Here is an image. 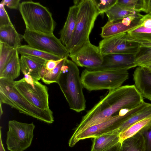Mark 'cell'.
<instances>
[{"mask_svg":"<svg viewBox=\"0 0 151 151\" xmlns=\"http://www.w3.org/2000/svg\"><path fill=\"white\" fill-rule=\"evenodd\" d=\"M139 44L143 46L151 47V41L141 42H139Z\"/></svg>","mask_w":151,"mask_h":151,"instance_id":"ab89813d","label":"cell"},{"mask_svg":"<svg viewBox=\"0 0 151 151\" xmlns=\"http://www.w3.org/2000/svg\"><path fill=\"white\" fill-rule=\"evenodd\" d=\"M143 66V67H145L151 70V63L148 64V65H145V66Z\"/></svg>","mask_w":151,"mask_h":151,"instance_id":"60d3db41","label":"cell"},{"mask_svg":"<svg viewBox=\"0 0 151 151\" xmlns=\"http://www.w3.org/2000/svg\"><path fill=\"white\" fill-rule=\"evenodd\" d=\"M120 151H146L144 140L139 132L121 142Z\"/></svg>","mask_w":151,"mask_h":151,"instance_id":"7402d4cb","label":"cell"},{"mask_svg":"<svg viewBox=\"0 0 151 151\" xmlns=\"http://www.w3.org/2000/svg\"><path fill=\"white\" fill-rule=\"evenodd\" d=\"M13 24L8 14L6 11L4 5L0 4V27Z\"/></svg>","mask_w":151,"mask_h":151,"instance_id":"d6a6232c","label":"cell"},{"mask_svg":"<svg viewBox=\"0 0 151 151\" xmlns=\"http://www.w3.org/2000/svg\"><path fill=\"white\" fill-rule=\"evenodd\" d=\"M128 70H92L85 69L82 71L81 81L83 88L89 91L118 88L129 78Z\"/></svg>","mask_w":151,"mask_h":151,"instance_id":"8992f818","label":"cell"},{"mask_svg":"<svg viewBox=\"0 0 151 151\" xmlns=\"http://www.w3.org/2000/svg\"><path fill=\"white\" fill-rule=\"evenodd\" d=\"M93 138L91 151H105L119 142L118 134H105Z\"/></svg>","mask_w":151,"mask_h":151,"instance_id":"d6986e66","label":"cell"},{"mask_svg":"<svg viewBox=\"0 0 151 151\" xmlns=\"http://www.w3.org/2000/svg\"><path fill=\"white\" fill-rule=\"evenodd\" d=\"M147 0H118L117 3L132 10L147 13Z\"/></svg>","mask_w":151,"mask_h":151,"instance_id":"f546056e","label":"cell"},{"mask_svg":"<svg viewBox=\"0 0 151 151\" xmlns=\"http://www.w3.org/2000/svg\"><path fill=\"white\" fill-rule=\"evenodd\" d=\"M126 33L103 38L99 47L103 55L112 54L135 55L138 50L139 43L128 40Z\"/></svg>","mask_w":151,"mask_h":151,"instance_id":"8fae6325","label":"cell"},{"mask_svg":"<svg viewBox=\"0 0 151 151\" xmlns=\"http://www.w3.org/2000/svg\"><path fill=\"white\" fill-rule=\"evenodd\" d=\"M133 76L134 85L142 97L151 101V70L137 66Z\"/></svg>","mask_w":151,"mask_h":151,"instance_id":"9a60e30c","label":"cell"},{"mask_svg":"<svg viewBox=\"0 0 151 151\" xmlns=\"http://www.w3.org/2000/svg\"><path fill=\"white\" fill-rule=\"evenodd\" d=\"M19 54L16 50L13 57L0 73V78L10 79L14 80L19 76L21 68Z\"/></svg>","mask_w":151,"mask_h":151,"instance_id":"44dd1931","label":"cell"},{"mask_svg":"<svg viewBox=\"0 0 151 151\" xmlns=\"http://www.w3.org/2000/svg\"><path fill=\"white\" fill-rule=\"evenodd\" d=\"M23 38L30 47L58 56L68 57L69 52L54 34L48 35L25 29Z\"/></svg>","mask_w":151,"mask_h":151,"instance_id":"9c48e42d","label":"cell"},{"mask_svg":"<svg viewBox=\"0 0 151 151\" xmlns=\"http://www.w3.org/2000/svg\"><path fill=\"white\" fill-rule=\"evenodd\" d=\"M67 59L68 57L63 58L58 65L51 70H47L44 65L40 73L41 78L42 81L48 85L54 83H57L60 75L62 67Z\"/></svg>","mask_w":151,"mask_h":151,"instance_id":"d4e9b609","label":"cell"},{"mask_svg":"<svg viewBox=\"0 0 151 151\" xmlns=\"http://www.w3.org/2000/svg\"><path fill=\"white\" fill-rule=\"evenodd\" d=\"M134 57L137 67L151 64V47L139 45L138 50L134 55Z\"/></svg>","mask_w":151,"mask_h":151,"instance_id":"83f0119b","label":"cell"},{"mask_svg":"<svg viewBox=\"0 0 151 151\" xmlns=\"http://www.w3.org/2000/svg\"><path fill=\"white\" fill-rule=\"evenodd\" d=\"M16 50L18 53L21 55H31L43 59L47 61L52 60H58L63 59L58 56L32 48L28 45H22L17 47Z\"/></svg>","mask_w":151,"mask_h":151,"instance_id":"484cf974","label":"cell"},{"mask_svg":"<svg viewBox=\"0 0 151 151\" xmlns=\"http://www.w3.org/2000/svg\"><path fill=\"white\" fill-rule=\"evenodd\" d=\"M140 18L137 19L130 26H127L123 22L122 19L108 21L102 27L100 34L103 38L119 34L126 33L129 30L139 26Z\"/></svg>","mask_w":151,"mask_h":151,"instance_id":"e0dca14e","label":"cell"},{"mask_svg":"<svg viewBox=\"0 0 151 151\" xmlns=\"http://www.w3.org/2000/svg\"><path fill=\"white\" fill-rule=\"evenodd\" d=\"M103 56V61L100 66L92 70L129 69L135 67L134 55L124 54H112Z\"/></svg>","mask_w":151,"mask_h":151,"instance_id":"4fadbf2b","label":"cell"},{"mask_svg":"<svg viewBox=\"0 0 151 151\" xmlns=\"http://www.w3.org/2000/svg\"><path fill=\"white\" fill-rule=\"evenodd\" d=\"M148 105V103L144 101L134 108L121 109L109 119L97 124L90 127L75 137L70 138L68 141L69 146L73 147L81 140L93 138L116 129L131 116Z\"/></svg>","mask_w":151,"mask_h":151,"instance_id":"52a82bcc","label":"cell"},{"mask_svg":"<svg viewBox=\"0 0 151 151\" xmlns=\"http://www.w3.org/2000/svg\"><path fill=\"white\" fill-rule=\"evenodd\" d=\"M147 13L151 14V0H147Z\"/></svg>","mask_w":151,"mask_h":151,"instance_id":"f35d334b","label":"cell"},{"mask_svg":"<svg viewBox=\"0 0 151 151\" xmlns=\"http://www.w3.org/2000/svg\"><path fill=\"white\" fill-rule=\"evenodd\" d=\"M35 126L31 123H23L15 120L9 121L6 141L10 151H24L30 146Z\"/></svg>","mask_w":151,"mask_h":151,"instance_id":"ba28073f","label":"cell"},{"mask_svg":"<svg viewBox=\"0 0 151 151\" xmlns=\"http://www.w3.org/2000/svg\"><path fill=\"white\" fill-rule=\"evenodd\" d=\"M23 39V35L19 33L13 24L0 27V42L16 49L22 45Z\"/></svg>","mask_w":151,"mask_h":151,"instance_id":"ac0fdd59","label":"cell"},{"mask_svg":"<svg viewBox=\"0 0 151 151\" xmlns=\"http://www.w3.org/2000/svg\"><path fill=\"white\" fill-rule=\"evenodd\" d=\"M149 118H151V104L131 116L122 124L118 128L107 134H119L135 123Z\"/></svg>","mask_w":151,"mask_h":151,"instance_id":"ffe728a7","label":"cell"},{"mask_svg":"<svg viewBox=\"0 0 151 151\" xmlns=\"http://www.w3.org/2000/svg\"><path fill=\"white\" fill-rule=\"evenodd\" d=\"M57 83L70 109L77 112L85 109L86 100L83 92V87L79 70L77 65L72 60H66Z\"/></svg>","mask_w":151,"mask_h":151,"instance_id":"3957f363","label":"cell"},{"mask_svg":"<svg viewBox=\"0 0 151 151\" xmlns=\"http://www.w3.org/2000/svg\"><path fill=\"white\" fill-rule=\"evenodd\" d=\"M19 10L26 29L48 35L53 34L56 24L49 10L39 2L23 1Z\"/></svg>","mask_w":151,"mask_h":151,"instance_id":"277c9868","label":"cell"},{"mask_svg":"<svg viewBox=\"0 0 151 151\" xmlns=\"http://www.w3.org/2000/svg\"><path fill=\"white\" fill-rule=\"evenodd\" d=\"M144 102L143 98L134 85L122 86L110 90L82 117L70 138L109 119L122 109L134 108Z\"/></svg>","mask_w":151,"mask_h":151,"instance_id":"6da1fadb","label":"cell"},{"mask_svg":"<svg viewBox=\"0 0 151 151\" xmlns=\"http://www.w3.org/2000/svg\"><path fill=\"white\" fill-rule=\"evenodd\" d=\"M1 105H2V104L1 103H0V117H1V116L2 115V114H3V111L2 109Z\"/></svg>","mask_w":151,"mask_h":151,"instance_id":"b9f144b4","label":"cell"},{"mask_svg":"<svg viewBox=\"0 0 151 151\" xmlns=\"http://www.w3.org/2000/svg\"><path fill=\"white\" fill-rule=\"evenodd\" d=\"M16 50L6 43L0 42V73L12 59Z\"/></svg>","mask_w":151,"mask_h":151,"instance_id":"f1b7e54d","label":"cell"},{"mask_svg":"<svg viewBox=\"0 0 151 151\" xmlns=\"http://www.w3.org/2000/svg\"><path fill=\"white\" fill-rule=\"evenodd\" d=\"M1 127H0V151H6L3 143L2 138H1Z\"/></svg>","mask_w":151,"mask_h":151,"instance_id":"74e56055","label":"cell"},{"mask_svg":"<svg viewBox=\"0 0 151 151\" xmlns=\"http://www.w3.org/2000/svg\"><path fill=\"white\" fill-rule=\"evenodd\" d=\"M99 14L93 0H80L76 27L67 48L70 54L74 52L90 41V35Z\"/></svg>","mask_w":151,"mask_h":151,"instance_id":"5b68a950","label":"cell"},{"mask_svg":"<svg viewBox=\"0 0 151 151\" xmlns=\"http://www.w3.org/2000/svg\"><path fill=\"white\" fill-rule=\"evenodd\" d=\"M20 60L21 70L24 77H29L35 81H38L41 79L40 71L47 60L27 55H21Z\"/></svg>","mask_w":151,"mask_h":151,"instance_id":"5bb4252c","label":"cell"},{"mask_svg":"<svg viewBox=\"0 0 151 151\" xmlns=\"http://www.w3.org/2000/svg\"><path fill=\"white\" fill-rule=\"evenodd\" d=\"M63 59L58 60H52L47 61L45 65L46 69L48 70H52L58 65Z\"/></svg>","mask_w":151,"mask_h":151,"instance_id":"d590c367","label":"cell"},{"mask_svg":"<svg viewBox=\"0 0 151 151\" xmlns=\"http://www.w3.org/2000/svg\"><path fill=\"white\" fill-rule=\"evenodd\" d=\"M121 143L119 142L116 145L105 151H120Z\"/></svg>","mask_w":151,"mask_h":151,"instance_id":"8d00e7d4","label":"cell"},{"mask_svg":"<svg viewBox=\"0 0 151 151\" xmlns=\"http://www.w3.org/2000/svg\"><path fill=\"white\" fill-rule=\"evenodd\" d=\"M118 0H93L100 14H103L117 3Z\"/></svg>","mask_w":151,"mask_h":151,"instance_id":"4dcf8cb0","label":"cell"},{"mask_svg":"<svg viewBox=\"0 0 151 151\" xmlns=\"http://www.w3.org/2000/svg\"><path fill=\"white\" fill-rule=\"evenodd\" d=\"M20 1V0H4L0 3L10 9H17L19 8Z\"/></svg>","mask_w":151,"mask_h":151,"instance_id":"836d02e7","label":"cell"},{"mask_svg":"<svg viewBox=\"0 0 151 151\" xmlns=\"http://www.w3.org/2000/svg\"><path fill=\"white\" fill-rule=\"evenodd\" d=\"M79 3L69 7L66 21L59 32V39L66 48L71 40L76 27Z\"/></svg>","mask_w":151,"mask_h":151,"instance_id":"2e32d148","label":"cell"},{"mask_svg":"<svg viewBox=\"0 0 151 151\" xmlns=\"http://www.w3.org/2000/svg\"><path fill=\"white\" fill-rule=\"evenodd\" d=\"M139 132L142 135L146 151H151V122L142 129Z\"/></svg>","mask_w":151,"mask_h":151,"instance_id":"1f68e13d","label":"cell"},{"mask_svg":"<svg viewBox=\"0 0 151 151\" xmlns=\"http://www.w3.org/2000/svg\"><path fill=\"white\" fill-rule=\"evenodd\" d=\"M139 27L151 28V14H147L143 15L139 21Z\"/></svg>","mask_w":151,"mask_h":151,"instance_id":"e575fe53","label":"cell"},{"mask_svg":"<svg viewBox=\"0 0 151 151\" xmlns=\"http://www.w3.org/2000/svg\"><path fill=\"white\" fill-rule=\"evenodd\" d=\"M14 80L0 78V103L7 104L19 113L29 116L47 124L54 121L51 109L43 110L29 102L16 88Z\"/></svg>","mask_w":151,"mask_h":151,"instance_id":"7a4b0ae2","label":"cell"},{"mask_svg":"<svg viewBox=\"0 0 151 151\" xmlns=\"http://www.w3.org/2000/svg\"><path fill=\"white\" fill-rule=\"evenodd\" d=\"M17 90L31 103L43 110H49L48 89L38 81L29 77H24L14 81Z\"/></svg>","mask_w":151,"mask_h":151,"instance_id":"30bf717a","label":"cell"},{"mask_svg":"<svg viewBox=\"0 0 151 151\" xmlns=\"http://www.w3.org/2000/svg\"><path fill=\"white\" fill-rule=\"evenodd\" d=\"M108 21L122 19L131 15L142 16L140 12H136L116 4L105 13Z\"/></svg>","mask_w":151,"mask_h":151,"instance_id":"cb8c5ba5","label":"cell"},{"mask_svg":"<svg viewBox=\"0 0 151 151\" xmlns=\"http://www.w3.org/2000/svg\"><path fill=\"white\" fill-rule=\"evenodd\" d=\"M126 36L128 40L138 43L151 41V28L139 26L129 31Z\"/></svg>","mask_w":151,"mask_h":151,"instance_id":"603a6c76","label":"cell"},{"mask_svg":"<svg viewBox=\"0 0 151 151\" xmlns=\"http://www.w3.org/2000/svg\"><path fill=\"white\" fill-rule=\"evenodd\" d=\"M68 57L77 66L92 69L101 66L103 61V56L99 46L89 41Z\"/></svg>","mask_w":151,"mask_h":151,"instance_id":"7c38bea8","label":"cell"},{"mask_svg":"<svg viewBox=\"0 0 151 151\" xmlns=\"http://www.w3.org/2000/svg\"><path fill=\"white\" fill-rule=\"evenodd\" d=\"M151 122V118L142 119L132 125L119 134V142L130 138L142 129Z\"/></svg>","mask_w":151,"mask_h":151,"instance_id":"4316f807","label":"cell"}]
</instances>
